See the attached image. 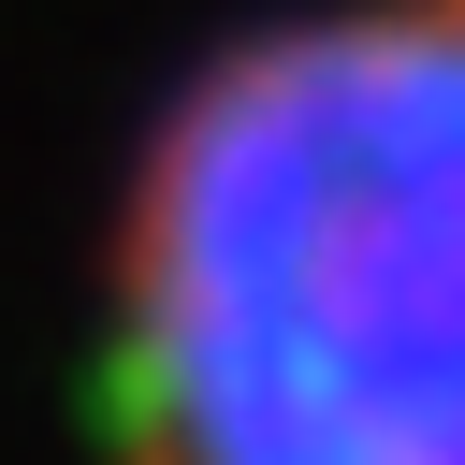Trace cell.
I'll return each instance as SVG.
<instances>
[{"label": "cell", "instance_id": "obj_1", "mask_svg": "<svg viewBox=\"0 0 465 465\" xmlns=\"http://www.w3.org/2000/svg\"><path fill=\"white\" fill-rule=\"evenodd\" d=\"M102 465H465V0H262L189 44L87 247Z\"/></svg>", "mask_w": 465, "mask_h": 465}]
</instances>
